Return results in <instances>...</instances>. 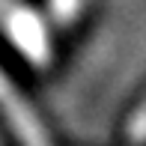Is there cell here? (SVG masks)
<instances>
[{
    "label": "cell",
    "mask_w": 146,
    "mask_h": 146,
    "mask_svg": "<svg viewBox=\"0 0 146 146\" xmlns=\"http://www.w3.org/2000/svg\"><path fill=\"white\" fill-rule=\"evenodd\" d=\"M6 33L15 42V48L30 60L36 69L51 63V42H48V30L45 21L39 18V12L27 9V6H18L6 15Z\"/></svg>",
    "instance_id": "1"
},
{
    "label": "cell",
    "mask_w": 146,
    "mask_h": 146,
    "mask_svg": "<svg viewBox=\"0 0 146 146\" xmlns=\"http://www.w3.org/2000/svg\"><path fill=\"white\" fill-rule=\"evenodd\" d=\"M0 113L6 116V122L12 125V131H15L24 143H33V146H45L48 143V131L39 122L36 110L27 104V98L18 92V87L9 81V75H6L3 69H0Z\"/></svg>",
    "instance_id": "2"
},
{
    "label": "cell",
    "mask_w": 146,
    "mask_h": 146,
    "mask_svg": "<svg viewBox=\"0 0 146 146\" xmlns=\"http://www.w3.org/2000/svg\"><path fill=\"white\" fill-rule=\"evenodd\" d=\"M81 9H84V0H48V12L54 18V24H60V27L72 24L81 15Z\"/></svg>",
    "instance_id": "3"
},
{
    "label": "cell",
    "mask_w": 146,
    "mask_h": 146,
    "mask_svg": "<svg viewBox=\"0 0 146 146\" xmlns=\"http://www.w3.org/2000/svg\"><path fill=\"white\" fill-rule=\"evenodd\" d=\"M125 134H128V140H131V143H143V140H146V102L134 110V113H131Z\"/></svg>",
    "instance_id": "4"
}]
</instances>
